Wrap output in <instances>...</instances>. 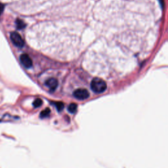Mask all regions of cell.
Instances as JSON below:
<instances>
[{
    "label": "cell",
    "mask_w": 168,
    "mask_h": 168,
    "mask_svg": "<svg viewBox=\"0 0 168 168\" xmlns=\"http://www.w3.org/2000/svg\"><path fill=\"white\" fill-rule=\"evenodd\" d=\"M55 105L57 110H58L59 112H60L61 110H63L64 108V104L62 102H56V103H55Z\"/></svg>",
    "instance_id": "obj_9"
},
{
    "label": "cell",
    "mask_w": 168,
    "mask_h": 168,
    "mask_svg": "<svg viewBox=\"0 0 168 168\" xmlns=\"http://www.w3.org/2000/svg\"><path fill=\"white\" fill-rule=\"evenodd\" d=\"M4 7H5V5H4L2 3L0 2V15H1L3 12Z\"/></svg>",
    "instance_id": "obj_11"
},
{
    "label": "cell",
    "mask_w": 168,
    "mask_h": 168,
    "mask_svg": "<svg viewBox=\"0 0 168 168\" xmlns=\"http://www.w3.org/2000/svg\"><path fill=\"white\" fill-rule=\"evenodd\" d=\"M73 95L79 100H86L89 97V93L86 89H78L74 91Z\"/></svg>",
    "instance_id": "obj_3"
},
{
    "label": "cell",
    "mask_w": 168,
    "mask_h": 168,
    "mask_svg": "<svg viewBox=\"0 0 168 168\" xmlns=\"http://www.w3.org/2000/svg\"><path fill=\"white\" fill-rule=\"evenodd\" d=\"M107 83L99 78H95L91 83V88L96 93H102L107 89Z\"/></svg>",
    "instance_id": "obj_1"
},
{
    "label": "cell",
    "mask_w": 168,
    "mask_h": 168,
    "mask_svg": "<svg viewBox=\"0 0 168 168\" xmlns=\"http://www.w3.org/2000/svg\"><path fill=\"white\" fill-rule=\"evenodd\" d=\"M50 113H51V110L49 108H47L41 112L40 114H39V117H40L41 118H47V116H49Z\"/></svg>",
    "instance_id": "obj_6"
},
{
    "label": "cell",
    "mask_w": 168,
    "mask_h": 168,
    "mask_svg": "<svg viewBox=\"0 0 168 168\" xmlns=\"http://www.w3.org/2000/svg\"><path fill=\"white\" fill-rule=\"evenodd\" d=\"M77 108H78V106L76 104H75V103H71L70 104L69 106H68V112L70 113H71V114H74L76 112V110H77Z\"/></svg>",
    "instance_id": "obj_7"
},
{
    "label": "cell",
    "mask_w": 168,
    "mask_h": 168,
    "mask_svg": "<svg viewBox=\"0 0 168 168\" xmlns=\"http://www.w3.org/2000/svg\"><path fill=\"white\" fill-rule=\"evenodd\" d=\"M10 39L12 43L17 47H23L24 45V42L20 36V35L16 32H11L10 34Z\"/></svg>",
    "instance_id": "obj_2"
},
{
    "label": "cell",
    "mask_w": 168,
    "mask_h": 168,
    "mask_svg": "<svg viewBox=\"0 0 168 168\" xmlns=\"http://www.w3.org/2000/svg\"><path fill=\"white\" fill-rule=\"evenodd\" d=\"M46 85L49 88L51 91H54L58 86V81L57 79L53 78L48 79L46 82Z\"/></svg>",
    "instance_id": "obj_5"
},
{
    "label": "cell",
    "mask_w": 168,
    "mask_h": 168,
    "mask_svg": "<svg viewBox=\"0 0 168 168\" xmlns=\"http://www.w3.org/2000/svg\"><path fill=\"white\" fill-rule=\"evenodd\" d=\"M43 103V101L40 99H36L34 101L33 103V106L35 108H38L39 107H41L42 104Z\"/></svg>",
    "instance_id": "obj_8"
},
{
    "label": "cell",
    "mask_w": 168,
    "mask_h": 168,
    "mask_svg": "<svg viewBox=\"0 0 168 168\" xmlns=\"http://www.w3.org/2000/svg\"><path fill=\"white\" fill-rule=\"evenodd\" d=\"M16 23V27L18 29H22V28H23L25 26L22 20H17Z\"/></svg>",
    "instance_id": "obj_10"
},
{
    "label": "cell",
    "mask_w": 168,
    "mask_h": 168,
    "mask_svg": "<svg viewBox=\"0 0 168 168\" xmlns=\"http://www.w3.org/2000/svg\"><path fill=\"white\" fill-rule=\"evenodd\" d=\"M20 60L21 64L26 68H30L32 66V60L27 54L21 55L20 57Z\"/></svg>",
    "instance_id": "obj_4"
}]
</instances>
